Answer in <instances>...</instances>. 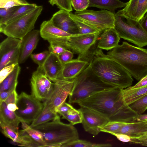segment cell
I'll return each instance as SVG.
<instances>
[{
	"label": "cell",
	"instance_id": "cell-1",
	"mask_svg": "<svg viewBox=\"0 0 147 147\" xmlns=\"http://www.w3.org/2000/svg\"><path fill=\"white\" fill-rule=\"evenodd\" d=\"M78 104L100 113L109 121L134 122V118L138 115L125 102L122 89L117 87L98 92Z\"/></svg>",
	"mask_w": 147,
	"mask_h": 147
},
{
	"label": "cell",
	"instance_id": "cell-2",
	"mask_svg": "<svg viewBox=\"0 0 147 147\" xmlns=\"http://www.w3.org/2000/svg\"><path fill=\"white\" fill-rule=\"evenodd\" d=\"M90 63L94 73L106 83L122 89L132 84L134 80L129 72L102 49H96Z\"/></svg>",
	"mask_w": 147,
	"mask_h": 147
},
{
	"label": "cell",
	"instance_id": "cell-3",
	"mask_svg": "<svg viewBox=\"0 0 147 147\" xmlns=\"http://www.w3.org/2000/svg\"><path fill=\"white\" fill-rule=\"evenodd\" d=\"M137 80L147 75V50L122 42L107 53Z\"/></svg>",
	"mask_w": 147,
	"mask_h": 147
},
{
	"label": "cell",
	"instance_id": "cell-4",
	"mask_svg": "<svg viewBox=\"0 0 147 147\" xmlns=\"http://www.w3.org/2000/svg\"><path fill=\"white\" fill-rule=\"evenodd\" d=\"M90 62L75 78L69 95V103L78 104L98 92L115 87L105 83L96 76L92 69Z\"/></svg>",
	"mask_w": 147,
	"mask_h": 147
},
{
	"label": "cell",
	"instance_id": "cell-5",
	"mask_svg": "<svg viewBox=\"0 0 147 147\" xmlns=\"http://www.w3.org/2000/svg\"><path fill=\"white\" fill-rule=\"evenodd\" d=\"M70 123L60 121L59 116L51 122L32 127L42 134L45 147H61L79 139L76 129Z\"/></svg>",
	"mask_w": 147,
	"mask_h": 147
},
{
	"label": "cell",
	"instance_id": "cell-6",
	"mask_svg": "<svg viewBox=\"0 0 147 147\" xmlns=\"http://www.w3.org/2000/svg\"><path fill=\"white\" fill-rule=\"evenodd\" d=\"M43 9L42 6H38L20 18L7 24L0 26V32L7 37L22 40L34 29L35 23Z\"/></svg>",
	"mask_w": 147,
	"mask_h": 147
},
{
	"label": "cell",
	"instance_id": "cell-7",
	"mask_svg": "<svg viewBox=\"0 0 147 147\" xmlns=\"http://www.w3.org/2000/svg\"><path fill=\"white\" fill-rule=\"evenodd\" d=\"M115 28L120 38L142 47L147 46V33L139 22L127 20L124 22L122 17L115 14Z\"/></svg>",
	"mask_w": 147,
	"mask_h": 147
},
{
	"label": "cell",
	"instance_id": "cell-8",
	"mask_svg": "<svg viewBox=\"0 0 147 147\" xmlns=\"http://www.w3.org/2000/svg\"><path fill=\"white\" fill-rule=\"evenodd\" d=\"M32 94L22 92L18 96L16 103L18 109L16 115L27 123L32 122L42 111L43 104Z\"/></svg>",
	"mask_w": 147,
	"mask_h": 147
},
{
	"label": "cell",
	"instance_id": "cell-9",
	"mask_svg": "<svg viewBox=\"0 0 147 147\" xmlns=\"http://www.w3.org/2000/svg\"><path fill=\"white\" fill-rule=\"evenodd\" d=\"M74 14L99 30L115 27V14L107 10L95 11L86 9L76 11Z\"/></svg>",
	"mask_w": 147,
	"mask_h": 147
},
{
	"label": "cell",
	"instance_id": "cell-10",
	"mask_svg": "<svg viewBox=\"0 0 147 147\" xmlns=\"http://www.w3.org/2000/svg\"><path fill=\"white\" fill-rule=\"evenodd\" d=\"M75 79H58L53 81L52 91L43 104L56 112L57 108L65 102L68 96L71 93L74 85Z\"/></svg>",
	"mask_w": 147,
	"mask_h": 147
},
{
	"label": "cell",
	"instance_id": "cell-11",
	"mask_svg": "<svg viewBox=\"0 0 147 147\" xmlns=\"http://www.w3.org/2000/svg\"><path fill=\"white\" fill-rule=\"evenodd\" d=\"M22 40L7 37L0 44V70L14 63H19Z\"/></svg>",
	"mask_w": 147,
	"mask_h": 147
},
{
	"label": "cell",
	"instance_id": "cell-12",
	"mask_svg": "<svg viewBox=\"0 0 147 147\" xmlns=\"http://www.w3.org/2000/svg\"><path fill=\"white\" fill-rule=\"evenodd\" d=\"M32 95L36 99L45 101L52 92L53 83L45 75L43 69L37 68L30 79Z\"/></svg>",
	"mask_w": 147,
	"mask_h": 147
},
{
	"label": "cell",
	"instance_id": "cell-13",
	"mask_svg": "<svg viewBox=\"0 0 147 147\" xmlns=\"http://www.w3.org/2000/svg\"><path fill=\"white\" fill-rule=\"evenodd\" d=\"M83 127L86 132L94 136L100 132V129L109 121L100 113L87 108L80 107Z\"/></svg>",
	"mask_w": 147,
	"mask_h": 147
},
{
	"label": "cell",
	"instance_id": "cell-14",
	"mask_svg": "<svg viewBox=\"0 0 147 147\" xmlns=\"http://www.w3.org/2000/svg\"><path fill=\"white\" fill-rule=\"evenodd\" d=\"M39 32L41 37L50 44L59 45L65 48L67 38L71 35L55 26L50 20L42 23Z\"/></svg>",
	"mask_w": 147,
	"mask_h": 147
},
{
	"label": "cell",
	"instance_id": "cell-15",
	"mask_svg": "<svg viewBox=\"0 0 147 147\" xmlns=\"http://www.w3.org/2000/svg\"><path fill=\"white\" fill-rule=\"evenodd\" d=\"M123 9L115 15L139 22L147 12V0H129Z\"/></svg>",
	"mask_w": 147,
	"mask_h": 147
},
{
	"label": "cell",
	"instance_id": "cell-16",
	"mask_svg": "<svg viewBox=\"0 0 147 147\" xmlns=\"http://www.w3.org/2000/svg\"><path fill=\"white\" fill-rule=\"evenodd\" d=\"M70 13L60 9L55 13L50 20L55 26L71 35L79 34L78 26L70 17Z\"/></svg>",
	"mask_w": 147,
	"mask_h": 147
},
{
	"label": "cell",
	"instance_id": "cell-17",
	"mask_svg": "<svg viewBox=\"0 0 147 147\" xmlns=\"http://www.w3.org/2000/svg\"><path fill=\"white\" fill-rule=\"evenodd\" d=\"M39 31L33 30L28 33L22 40L19 63L25 62L36 48L39 38Z\"/></svg>",
	"mask_w": 147,
	"mask_h": 147
},
{
	"label": "cell",
	"instance_id": "cell-18",
	"mask_svg": "<svg viewBox=\"0 0 147 147\" xmlns=\"http://www.w3.org/2000/svg\"><path fill=\"white\" fill-rule=\"evenodd\" d=\"M2 133L6 137L18 144V145L26 147H41L24 130L16 131L7 126L1 127Z\"/></svg>",
	"mask_w": 147,
	"mask_h": 147
},
{
	"label": "cell",
	"instance_id": "cell-19",
	"mask_svg": "<svg viewBox=\"0 0 147 147\" xmlns=\"http://www.w3.org/2000/svg\"><path fill=\"white\" fill-rule=\"evenodd\" d=\"M120 38L115 28L103 30L98 38L97 47L101 49L110 50L119 45Z\"/></svg>",
	"mask_w": 147,
	"mask_h": 147
},
{
	"label": "cell",
	"instance_id": "cell-20",
	"mask_svg": "<svg viewBox=\"0 0 147 147\" xmlns=\"http://www.w3.org/2000/svg\"><path fill=\"white\" fill-rule=\"evenodd\" d=\"M87 61L78 59H72L63 65L59 79L71 80L75 78L88 66Z\"/></svg>",
	"mask_w": 147,
	"mask_h": 147
},
{
	"label": "cell",
	"instance_id": "cell-21",
	"mask_svg": "<svg viewBox=\"0 0 147 147\" xmlns=\"http://www.w3.org/2000/svg\"><path fill=\"white\" fill-rule=\"evenodd\" d=\"M63 64L58 56L50 53L44 63L42 68L46 76L51 80L59 79L60 77Z\"/></svg>",
	"mask_w": 147,
	"mask_h": 147
},
{
	"label": "cell",
	"instance_id": "cell-22",
	"mask_svg": "<svg viewBox=\"0 0 147 147\" xmlns=\"http://www.w3.org/2000/svg\"><path fill=\"white\" fill-rule=\"evenodd\" d=\"M7 105L4 101L0 102V127L7 126L18 131L19 123L23 121L16 115L15 112L8 110Z\"/></svg>",
	"mask_w": 147,
	"mask_h": 147
},
{
	"label": "cell",
	"instance_id": "cell-23",
	"mask_svg": "<svg viewBox=\"0 0 147 147\" xmlns=\"http://www.w3.org/2000/svg\"><path fill=\"white\" fill-rule=\"evenodd\" d=\"M147 120L140 122L127 123L116 133L128 135L131 138L144 134L147 131Z\"/></svg>",
	"mask_w": 147,
	"mask_h": 147
},
{
	"label": "cell",
	"instance_id": "cell-24",
	"mask_svg": "<svg viewBox=\"0 0 147 147\" xmlns=\"http://www.w3.org/2000/svg\"><path fill=\"white\" fill-rule=\"evenodd\" d=\"M19 64H17L13 71L0 83V92L16 90L18 84V78L21 69Z\"/></svg>",
	"mask_w": 147,
	"mask_h": 147
},
{
	"label": "cell",
	"instance_id": "cell-25",
	"mask_svg": "<svg viewBox=\"0 0 147 147\" xmlns=\"http://www.w3.org/2000/svg\"><path fill=\"white\" fill-rule=\"evenodd\" d=\"M89 7H95L106 9L114 13L116 9L124 7L127 3L119 0H89Z\"/></svg>",
	"mask_w": 147,
	"mask_h": 147
},
{
	"label": "cell",
	"instance_id": "cell-26",
	"mask_svg": "<svg viewBox=\"0 0 147 147\" xmlns=\"http://www.w3.org/2000/svg\"><path fill=\"white\" fill-rule=\"evenodd\" d=\"M122 92L125 102L128 105L147 94V85L138 88L122 89Z\"/></svg>",
	"mask_w": 147,
	"mask_h": 147
},
{
	"label": "cell",
	"instance_id": "cell-27",
	"mask_svg": "<svg viewBox=\"0 0 147 147\" xmlns=\"http://www.w3.org/2000/svg\"><path fill=\"white\" fill-rule=\"evenodd\" d=\"M59 115L55 111L43 105L42 111L38 117L32 122L30 126L33 127L53 120Z\"/></svg>",
	"mask_w": 147,
	"mask_h": 147
},
{
	"label": "cell",
	"instance_id": "cell-28",
	"mask_svg": "<svg viewBox=\"0 0 147 147\" xmlns=\"http://www.w3.org/2000/svg\"><path fill=\"white\" fill-rule=\"evenodd\" d=\"M70 15L78 26L79 30V34H92L101 31L79 18L75 14L70 12Z\"/></svg>",
	"mask_w": 147,
	"mask_h": 147
},
{
	"label": "cell",
	"instance_id": "cell-29",
	"mask_svg": "<svg viewBox=\"0 0 147 147\" xmlns=\"http://www.w3.org/2000/svg\"><path fill=\"white\" fill-rule=\"evenodd\" d=\"M23 129L25 130L29 136L34 141L39 144L41 147H45V145L42 133L34 128L31 127L24 121L21 122Z\"/></svg>",
	"mask_w": 147,
	"mask_h": 147
},
{
	"label": "cell",
	"instance_id": "cell-30",
	"mask_svg": "<svg viewBox=\"0 0 147 147\" xmlns=\"http://www.w3.org/2000/svg\"><path fill=\"white\" fill-rule=\"evenodd\" d=\"M59 114L62 116V119L67 120L73 125L82 123V115L80 110L74 108L68 112Z\"/></svg>",
	"mask_w": 147,
	"mask_h": 147
},
{
	"label": "cell",
	"instance_id": "cell-31",
	"mask_svg": "<svg viewBox=\"0 0 147 147\" xmlns=\"http://www.w3.org/2000/svg\"><path fill=\"white\" fill-rule=\"evenodd\" d=\"M38 6L34 3H30L29 5L20 6L19 8L4 25L7 24L24 16L35 9Z\"/></svg>",
	"mask_w": 147,
	"mask_h": 147
},
{
	"label": "cell",
	"instance_id": "cell-32",
	"mask_svg": "<svg viewBox=\"0 0 147 147\" xmlns=\"http://www.w3.org/2000/svg\"><path fill=\"white\" fill-rule=\"evenodd\" d=\"M111 144H96L90 142L79 139L65 144L62 147H111Z\"/></svg>",
	"mask_w": 147,
	"mask_h": 147
},
{
	"label": "cell",
	"instance_id": "cell-33",
	"mask_svg": "<svg viewBox=\"0 0 147 147\" xmlns=\"http://www.w3.org/2000/svg\"><path fill=\"white\" fill-rule=\"evenodd\" d=\"M127 123L118 121H109L101 128L100 131L111 134L116 133Z\"/></svg>",
	"mask_w": 147,
	"mask_h": 147
},
{
	"label": "cell",
	"instance_id": "cell-34",
	"mask_svg": "<svg viewBox=\"0 0 147 147\" xmlns=\"http://www.w3.org/2000/svg\"><path fill=\"white\" fill-rule=\"evenodd\" d=\"M138 114H142L147 109V94L129 105Z\"/></svg>",
	"mask_w": 147,
	"mask_h": 147
},
{
	"label": "cell",
	"instance_id": "cell-35",
	"mask_svg": "<svg viewBox=\"0 0 147 147\" xmlns=\"http://www.w3.org/2000/svg\"><path fill=\"white\" fill-rule=\"evenodd\" d=\"M20 6L8 9L0 8V26L4 25L6 23Z\"/></svg>",
	"mask_w": 147,
	"mask_h": 147
},
{
	"label": "cell",
	"instance_id": "cell-36",
	"mask_svg": "<svg viewBox=\"0 0 147 147\" xmlns=\"http://www.w3.org/2000/svg\"><path fill=\"white\" fill-rule=\"evenodd\" d=\"M50 53L49 51H45L40 53L32 54L30 56L33 61L38 65V68L43 69V65Z\"/></svg>",
	"mask_w": 147,
	"mask_h": 147
},
{
	"label": "cell",
	"instance_id": "cell-37",
	"mask_svg": "<svg viewBox=\"0 0 147 147\" xmlns=\"http://www.w3.org/2000/svg\"><path fill=\"white\" fill-rule=\"evenodd\" d=\"M30 4L25 0H0V8L8 9Z\"/></svg>",
	"mask_w": 147,
	"mask_h": 147
},
{
	"label": "cell",
	"instance_id": "cell-38",
	"mask_svg": "<svg viewBox=\"0 0 147 147\" xmlns=\"http://www.w3.org/2000/svg\"><path fill=\"white\" fill-rule=\"evenodd\" d=\"M71 3L74 9L81 11L89 7L90 1L89 0H71Z\"/></svg>",
	"mask_w": 147,
	"mask_h": 147
},
{
	"label": "cell",
	"instance_id": "cell-39",
	"mask_svg": "<svg viewBox=\"0 0 147 147\" xmlns=\"http://www.w3.org/2000/svg\"><path fill=\"white\" fill-rule=\"evenodd\" d=\"M18 64L14 63L7 66L0 70V83L11 73Z\"/></svg>",
	"mask_w": 147,
	"mask_h": 147
},
{
	"label": "cell",
	"instance_id": "cell-40",
	"mask_svg": "<svg viewBox=\"0 0 147 147\" xmlns=\"http://www.w3.org/2000/svg\"><path fill=\"white\" fill-rule=\"evenodd\" d=\"M56 5L60 9L64 10L69 12L73 10L71 0H56Z\"/></svg>",
	"mask_w": 147,
	"mask_h": 147
},
{
	"label": "cell",
	"instance_id": "cell-41",
	"mask_svg": "<svg viewBox=\"0 0 147 147\" xmlns=\"http://www.w3.org/2000/svg\"><path fill=\"white\" fill-rule=\"evenodd\" d=\"M73 53L69 50H66L58 56L59 60L63 65L72 59Z\"/></svg>",
	"mask_w": 147,
	"mask_h": 147
},
{
	"label": "cell",
	"instance_id": "cell-42",
	"mask_svg": "<svg viewBox=\"0 0 147 147\" xmlns=\"http://www.w3.org/2000/svg\"><path fill=\"white\" fill-rule=\"evenodd\" d=\"M67 49L59 45L50 44L49 47V51L50 53H53L58 56Z\"/></svg>",
	"mask_w": 147,
	"mask_h": 147
},
{
	"label": "cell",
	"instance_id": "cell-43",
	"mask_svg": "<svg viewBox=\"0 0 147 147\" xmlns=\"http://www.w3.org/2000/svg\"><path fill=\"white\" fill-rule=\"evenodd\" d=\"M18 96L16 91L13 90L4 100L7 105L9 103L16 104Z\"/></svg>",
	"mask_w": 147,
	"mask_h": 147
},
{
	"label": "cell",
	"instance_id": "cell-44",
	"mask_svg": "<svg viewBox=\"0 0 147 147\" xmlns=\"http://www.w3.org/2000/svg\"><path fill=\"white\" fill-rule=\"evenodd\" d=\"M73 108V107L70 104L65 102L57 108L56 110V112L59 114L61 113H65Z\"/></svg>",
	"mask_w": 147,
	"mask_h": 147
},
{
	"label": "cell",
	"instance_id": "cell-45",
	"mask_svg": "<svg viewBox=\"0 0 147 147\" xmlns=\"http://www.w3.org/2000/svg\"><path fill=\"white\" fill-rule=\"evenodd\" d=\"M111 134L115 136L119 141L123 142L132 143L133 140L131 137L125 134L111 133Z\"/></svg>",
	"mask_w": 147,
	"mask_h": 147
},
{
	"label": "cell",
	"instance_id": "cell-46",
	"mask_svg": "<svg viewBox=\"0 0 147 147\" xmlns=\"http://www.w3.org/2000/svg\"><path fill=\"white\" fill-rule=\"evenodd\" d=\"M147 85V75L141 78L139 81L133 86H130L127 88L128 89H133L138 88Z\"/></svg>",
	"mask_w": 147,
	"mask_h": 147
},
{
	"label": "cell",
	"instance_id": "cell-47",
	"mask_svg": "<svg viewBox=\"0 0 147 147\" xmlns=\"http://www.w3.org/2000/svg\"><path fill=\"white\" fill-rule=\"evenodd\" d=\"M133 138L136 139V144H140L143 146H147V134L142 135Z\"/></svg>",
	"mask_w": 147,
	"mask_h": 147
},
{
	"label": "cell",
	"instance_id": "cell-48",
	"mask_svg": "<svg viewBox=\"0 0 147 147\" xmlns=\"http://www.w3.org/2000/svg\"><path fill=\"white\" fill-rule=\"evenodd\" d=\"M147 120V114H138L134 119V122H140Z\"/></svg>",
	"mask_w": 147,
	"mask_h": 147
},
{
	"label": "cell",
	"instance_id": "cell-49",
	"mask_svg": "<svg viewBox=\"0 0 147 147\" xmlns=\"http://www.w3.org/2000/svg\"><path fill=\"white\" fill-rule=\"evenodd\" d=\"M139 22L141 26L147 33V13Z\"/></svg>",
	"mask_w": 147,
	"mask_h": 147
},
{
	"label": "cell",
	"instance_id": "cell-50",
	"mask_svg": "<svg viewBox=\"0 0 147 147\" xmlns=\"http://www.w3.org/2000/svg\"><path fill=\"white\" fill-rule=\"evenodd\" d=\"M13 91H3L0 92V102L4 101Z\"/></svg>",
	"mask_w": 147,
	"mask_h": 147
},
{
	"label": "cell",
	"instance_id": "cell-51",
	"mask_svg": "<svg viewBox=\"0 0 147 147\" xmlns=\"http://www.w3.org/2000/svg\"><path fill=\"white\" fill-rule=\"evenodd\" d=\"M7 107L8 110L13 112L15 111L18 109L16 103H9L7 105Z\"/></svg>",
	"mask_w": 147,
	"mask_h": 147
},
{
	"label": "cell",
	"instance_id": "cell-52",
	"mask_svg": "<svg viewBox=\"0 0 147 147\" xmlns=\"http://www.w3.org/2000/svg\"><path fill=\"white\" fill-rule=\"evenodd\" d=\"M49 2L51 5L53 6L54 5H56V0H49Z\"/></svg>",
	"mask_w": 147,
	"mask_h": 147
},
{
	"label": "cell",
	"instance_id": "cell-53",
	"mask_svg": "<svg viewBox=\"0 0 147 147\" xmlns=\"http://www.w3.org/2000/svg\"><path fill=\"white\" fill-rule=\"evenodd\" d=\"M146 126L147 127V123H146Z\"/></svg>",
	"mask_w": 147,
	"mask_h": 147
},
{
	"label": "cell",
	"instance_id": "cell-54",
	"mask_svg": "<svg viewBox=\"0 0 147 147\" xmlns=\"http://www.w3.org/2000/svg\"></svg>",
	"mask_w": 147,
	"mask_h": 147
}]
</instances>
